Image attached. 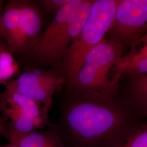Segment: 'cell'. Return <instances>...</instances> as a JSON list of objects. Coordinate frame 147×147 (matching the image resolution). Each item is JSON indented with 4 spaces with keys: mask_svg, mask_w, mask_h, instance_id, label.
Instances as JSON below:
<instances>
[{
    "mask_svg": "<svg viewBox=\"0 0 147 147\" xmlns=\"http://www.w3.org/2000/svg\"><path fill=\"white\" fill-rule=\"evenodd\" d=\"M120 1L95 0L91 6L84 26L63 56L61 73L67 90L73 87L87 54L105 38Z\"/></svg>",
    "mask_w": 147,
    "mask_h": 147,
    "instance_id": "3957f363",
    "label": "cell"
},
{
    "mask_svg": "<svg viewBox=\"0 0 147 147\" xmlns=\"http://www.w3.org/2000/svg\"><path fill=\"white\" fill-rule=\"evenodd\" d=\"M140 116L115 90H67L53 130L65 147H117L141 123Z\"/></svg>",
    "mask_w": 147,
    "mask_h": 147,
    "instance_id": "6da1fadb",
    "label": "cell"
},
{
    "mask_svg": "<svg viewBox=\"0 0 147 147\" xmlns=\"http://www.w3.org/2000/svg\"><path fill=\"white\" fill-rule=\"evenodd\" d=\"M0 147H18L15 145H13L11 143L5 144V145H3V146H0Z\"/></svg>",
    "mask_w": 147,
    "mask_h": 147,
    "instance_id": "2e32d148",
    "label": "cell"
},
{
    "mask_svg": "<svg viewBox=\"0 0 147 147\" xmlns=\"http://www.w3.org/2000/svg\"><path fill=\"white\" fill-rule=\"evenodd\" d=\"M95 0H70L57 13L28 55L35 64L61 73L64 54L79 35Z\"/></svg>",
    "mask_w": 147,
    "mask_h": 147,
    "instance_id": "7a4b0ae2",
    "label": "cell"
},
{
    "mask_svg": "<svg viewBox=\"0 0 147 147\" xmlns=\"http://www.w3.org/2000/svg\"><path fill=\"white\" fill-rule=\"evenodd\" d=\"M42 13L37 3L21 0L18 55H28L42 34Z\"/></svg>",
    "mask_w": 147,
    "mask_h": 147,
    "instance_id": "ba28073f",
    "label": "cell"
},
{
    "mask_svg": "<svg viewBox=\"0 0 147 147\" xmlns=\"http://www.w3.org/2000/svg\"><path fill=\"white\" fill-rule=\"evenodd\" d=\"M116 74L132 75L147 74V42L141 47L131 49L127 55L118 58L114 64Z\"/></svg>",
    "mask_w": 147,
    "mask_h": 147,
    "instance_id": "8fae6325",
    "label": "cell"
},
{
    "mask_svg": "<svg viewBox=\"0 0 147 147\" xmlns=\"http://www.w3.org/2000/svg\"><path fill=\"white\" fill-rule=\"evenodd\" d=\"M18 73V63L13 53L0 40V84L6 85Z\"/></svg>",
    "mask_w": 147,
    "mask_h": 147,
    "instance_id": "7c38bea8",
    "label": "cell"
},
{
    "mask_svg": "<svg viewBox=\"0 0 147 147\" xmlns=\"http://www.w3.org/2000/svg\"><path fill=\"white\" fill-rule=\"evenodd\" d=\"M123 52L122 48L104 38L87 54L73 87L100 90L118 89L122 75L116 74L110 79L109 74Z\"/></svg>",
    "mask_w": 147,
    "mask_h": 147,
    "instance_id": "277c9868",
    "label": "cell"
},
{
    "mask_svg": "<svg viewBox=\"0 0 147 147\" xmlns=\"http://www.w3.org/2000/svg\"><path fill=\"white\" fill-rule=\"evenodd\" d=\"M3 37V34H2V30L1 28V26H0V38Z\"/></svg>",
    "mask_w": 147,
    "mask_h": 147,
    "instance_id": "ac0fdd59",
    "label": "cell"
},
{
    "mask_svg": "<svg viewBox=\"0 0 147 147\" xmlns=\"http://www.w3.org/2000/svg\"><path fill=\"white\" fill-rule=\"evenodd\" d=\"M70 0H42L39 3L45 10L51 14H56Z\"/></svg>",
    "mask_w": 147,
    "mask_h": 147,
    "instance_id": "5bb4252c",
    "label": "cell"
},
{
    "mask_svg": "<svg viewBox=\"0 0 147 147\" xmlns=\"http://www.w3.org/2000/svg\"><path fill=\"white\" fill-rule=\"evenodd\" d=\"M117 147H147V126L141 124Z\"/></svg>",
    "mask_w": 147,
    "mask_h": 147,
    "instance_id": "4fadbf2b",
    "label": "cell"
},
{
    "mask_svg": "<svg viewBox=\"0 0 147 147\" xmlns=\"http://www.w3.org/2000/svg\"><path fill=\"white\" fill-rule=\"evenodd\" d=\"M3 135L9 143L18 147H65L53 129L43 133L20 134L7 128Z\"/></svg>",
    "mask_w": 147,
    "mask_h": 147,
    "instance_id": "30bf717a",
    "label": "cell"
},
{
    "mask_svg": "<svg viewBox=\"0 0 147 147\" xmlns=\"http://www.w3.org/2000/svg\"><path fill=\"white\" fill-rule=\"evenodd\" d=\"M147 24V0H121L106 39L123 50L134 49L144 37Z\"/></svg>",
    "mask_w": 147,
    "mask_h": 147,
    "instance_id": "5b68a950",
    "label": "cell"
},
{
    "mask_svg": "<svg viewBox=\"0 0 147 147\" xmlns=\"http://www.w3.org/2000/svg\"><path fill=\"white\" fill-rule=\"evenodd\" d=\"M119 92L124 100L140 116L147 114V74L126 75Z\"/></svg>",
    "mask_w": 147,
    "mask_h": 147,
    "instance_id": "9c48e42d",
    "label": "cell"
},
{
    "mask_svg": "<svg viewBox=\"0 0 147 147\" xmlns=\"http://www.w3.org/2000/svg\"><path fill=\"white\" fill-rule=\"evenodd\" d=\"M3 5V1L0 0V13H1V11H2Z\"/></svg>",
    "mask_w": 147,
    "mask_h": 147,
    "instance_id": "e0dca14e",
    "label": "cell"
},
{
    "mask_svg": "<svg viewBox=\"0 0 147 147\" xmlns=\"http://www.w3.org/2000/svg\"><path fill=\"white\" fill-rule=\"evenodd\" d=\"M7 130V127L2 121H0V136L3 135Z\"/></svg>",
    "mask_w": 147,
    "mask_h": 147,
    "instance_id": "9a60e30c",
    "label": "cell"
},
{
    "mask_svg": "<svg viewBox=\"0 0 147 147\" xmlns=\"http://www.w3.org/2000/svg\"><path fill=\"white\" fill-rule=\"evenodd\" d=\"M0 111L7 127H14L28 119L48 118L49 110L34 101L5 88L0 94Z\"/></svg>",
    "mask_w": 147,
    "mask_h": 147,
    "instance_id": "52a82bcc",
    "label": "cell"
},
{
    "mask_svg": "<svg viewBox=\"0 0 147 147\" xmlns=\"http://www.w3.org/2000/svg\"><path fill=\"white\" fill-rule=\"evenodd\" d=\"M64 84L65 80L58 70L31 68L8 82L5 88L27 97L50 110L53 95Z\"/></svg>",
    "mask_w": 147,
    "mask_h": 147,
    "instance_id": "8992f818",
    "label": "cell"
}]
</instances>
